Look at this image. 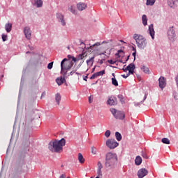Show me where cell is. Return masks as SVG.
<instances>
[{
	"mask_svg": "<svg viewBox=\"0 0 178 178\" xmlns=\"http://www.w3.org/2000/svg\"><path fill=\"white\" fill-rule=\"evenodd\" d=\"M174 98L176 100H177L178 99V95L177 94V92L176 91H174Z\"/></svg>",
	"mask_w": 178,
	"mask_h": 178,
	"instance_id": "obj_35",
	"label": "cell"
},
{
	"mask_svg": "<svg viewBox=\"0 0 178 178\" xmlns=\"http://www.w3.org/2000/svg\"><path fill=\"white\" fill-rule=\"evenodd\" d=\"M148 31H149L150 36L152 38V39L153 40L155 38V31H154V25L153 24H151L148 26Z\"/></svg>",
	"mask_w": 178,
	"mask_h": 178,
	"instance_id": "obj_13",
	"label": "cell"
},
{
	"mask_svg": "<svg viewBox=\"0 0 178 178\" xmlns=\"http://www.w3.org/2000/svg\"><path fill=\"white\" fill-rule=\"evenodd\" d=\"M48 148L54 153H61L63 151V147L60 144L59 141L57 140L51 141L48 145Z\"/></svg>",
	"mask_w": 178,
	"mask_h": 178,
	"instance_id": "obj_1",
	"label": "cell"
},
{
	"mask_svg": "<svg viewBox=\"0 0 178 178\" xmlns=\"http://www.w3.org/2000/svg\"><path fill=\"white\" fill-rule=\"evenodd\" d=\"M115 136H116V138L117 139L118 141H120L122 140V135L119 132H116L115 133Z\"/></svg>",
	"mask_w": 178,
	"mask_h": 178,
	"instance_id": "obj_27",
	"label": "cell"
},
{
	"mask_svg": "<svg viewBox=\"0 0 178 178\" xmlns=\"http://www.w3.org/2000/svg\"><path fill=\"white\" fill-rule=\"evenodd\" d=\"M112 82L113 84L114 85L116 86L118 85V82H117V81L116 80V79H112Z\"/></svg>",
	"mask_w": 178,
	"mask_h": 178,
	"instance_id": "obj_33",
	"label": "cell"
},
{
	"mask_svg": "<svg viewBox=\"0 0 178 178\" xmlns=\"http://www.w3.org/2000/svg\"><path fill=\"white\" fill-rule=\"evenodd\" d=\"M57 83L59 85L62 84L63 83V79L62 77H60L57 78L56 80Z\"/></svg>",
	"mask_w": 178,
	"mask_h": 178,
	"instance_id": "obj_24",
	"label": "cell"
},
{
	"mask_svg": "<svg viewBox=\"0 0 178 178\" xmlns=\"http://www.w3.org/2000/svg\"><path fill=\"white\" fill-rule=\"evenodd\" d=\"M54 62H51V63H49L48 64V68L49 69H51V68H52L53 66V64Z\"/></svg>",
	"mask_w": 178,
	"mask_h": 178,
	"instance_id": "obj_36",
	"label": "cell"
},
{
	"mask_svg": "<svg viewBox=\"0 0 178 178\" xmlns=\"http://www.w3.org/2000/svg\"><path fill=\"white\" fill-rule=\"evenodd\" d=\"M133 37L138 47L140 49H144L147 44L146 38L143 36L139 34H135Z\"/></svg>",
	"mask_w": 178,
	"mask_h": 178,
	"instance_id": "obj_2",
	"label": "cell"
},
{
	"mask_svg": "<svg viewBox=\"0 0 178 178\" xmlns=\"http://www.w3.org/2000/svg\"><path fill=\"white\" fill-rule=\"evenodd\" d=\"M156 0H147L146 5L147 6H153L155 4Z\"/></svg>",
	"mask_w": 178,
	"mask_h": 178,
	"instance_id": "obj_23",
	"label": "cell"
},
{
	"mask_svg": "<svg viewBox=\"0 0 178 178\" xmlns=\"http://www.w3.org/2000/svg\"><path fill=\"white\" fill-rule=\"evenodd\" d=\"M120 100V101L122 102V103H124V101H125V98L123 97V96L122 95H119L118 96Z\"/></svg>",
	"mask_w": 178,
	"mask_h": 178,
	"instance_id": "obj_32",
	"label": "cell"
},
{
	"mask_svg": "<svg viewBox=\"0 0 178 178\" xmlns=\"http://www.w3.org/2000/svg\"><path fill=\"white\" fill-rule=\"evenodd\" d=\"M117 161V157L115 154L108 153L106 156V165L113 168L115 166Z\"/></svg>",
	"mask_w": 178,
	"mask_h": 178,
	"instance_id": "obj_3",
	"label": "cell"
},
{
	"mask_svg": "<svg viewBox=\"0 0 178 178\" xmlns=\"http://www.w3.org/2000/svg\"><path fill=\"white\" fill-rule=\"evenodd\" d=\"M105 73V71H101L99 72H98L97 73H95L94 75H93L92 77H91V79H94L95 78H97L98 76H101L103 75Z\"/></svg>",
	"mask_w": 178,
	"mask_h": 178,
	"instance_id": "obj_19",
	"label": "cell"
},
{
	"mask_svg": "<svg viewBox=\"0 0 178 178\" xmlns=\"http://www.w3.org/2000/svg\"><path fill=\"white\" fill-rule=\"evenodd\" d=\"M158 81H159V85L160 88L162 90H163L166 86V79L165 77L161 76L159 78Z\"/></svg>",
	"mask_w": 178,
	"mask_h": 178,
	"instance_id": "obj_9",
	"label": "cell"
},
{
	"mask_svg": "<svg viewBox=\"0 0 178 178\" xmlns=\"http://www.w3.org/2000/svg\"><path fill=\"white\" fill-rule=\"evenodd\" d=\"M148 174V171L146 169L142 168L138 172L137 176L138 178H143Z\"/></svg>",
	"mask_w": 178,
	"mask_h": 178,
	"instance_id": "obj_12",
	"label": "cell"
},
{
	"mask_svg": "<svg viewBox=\"0 0 178 178\" xmlns=\"http://www.w3.org/2000/svg\"><path fill=\"white\" fill-rule=\"evenodd\" d=\"M167 4L169 7L174 9L178 6V0H167Z\"/></svg>",
	"mask_w": 178,
	"mask_h": 178,
	"instance_id": "obj_11",
	"label": "cell"
},
{
	"mask_svg": "<svg viewBox=\"0 0 178 178\" xmlns=\"http://www.w3.org/2000/svg\"><path fill=\"white\" fill-rule=\"evenodd\" d=\"M161 141L163 142V143L164 144H169L170 141L169 140L168 138H163V139L161 140Z\"/></svg>",
	"mask_w": 178,
	"mask_h": 178,
	"instance_id": "obj_29",
	"label": "cell"
},
{
	"mask_svg": "<svg viewBox=\"0 0 178 178\" xmlns=\"http://www.w3.org/2000/svg\"><path fill=\"white\" fill-rule=\"evenodd\" d=\"M142 162V159L141 157L139 156H138L136 157L135 160V163L137 165H140L141 164Z\"/></svg>",
	"mask_w": 178,
	"mask_h": 178,
	"instance_id": "obj_20",
	"label": "cell"
},
{
	"mask_svg": "<svg viewBox=\"0 0 178 178\" xmlns=\"http://www.w3.org/2000/svg\"><path fill=\"white\" fill-rule=\"evenodd\" d=\"M93 96H90V97H89V103H92V101H93Z\"/></svg>",
	"mask_w": 178,
	"mask_h": 178,
	"instance_id": "obj_37",
	"label": "cell"
},
{
	"mask_svg": "<svg viewBox=\"0 0 178 178\" xmlns=\"http://www.w3.org/2000/svg\"><path fill=\"white\" fill-rule=\"evenodd\" d=\"M110 134L111 132L110 131H109V130H107V131H106V133H105V135L106 137H109V136H110Z\"/></svg>",
	"mask_w": 178,
	"mask_h": 178,
	"instance_id": "obj_34",
	"label": "cell"
},
{
	"mask_svg": "<svg viewBox=\"0 0 178 178\" xmlns=\"http://www.w3.org/2000/svg\"><path fill=\"white\" fill-rule=\"evenodd\" d=\"M55 100L58 104H59L61 100V96L59 93H57L55 96Z\"/></svg>",
	"mask_w": 178,
	"mask_h": 178,
	"instance_id": "obj_26",
	"label": "cell"
},
{
	"mask_svg": "<svg viewBox=\"0 0 178 178\" xmlns=\"http://www.w3.org/2000/svg\"><path fill=\"white\" fill-rule=\"evenodd\" d=\"M5 30H6L7 32L9 33L12 30V24L11 23H10V22H8L5 24Z\"/></svg>",
	"mask_w": 178,
	"mask_h": 178,
	"instance_id": "obj_16",
	"label": "cell"
},
{
	"mask_svg": "<svg viewBox=\"0 0 178 178\" xmlns=\"http://www.w3.org/2000/svg\"><path fill=\"white\" fill-rule=\"evenodd\" d=\"M135 66L134 64H131L129 65L128 67H127V69L131 73L133 72L134 70Z\"/></svg>",
	"mask_w": 178,
	"mask_h": 178,
	"instance_id": "obj_22",
	"label": "cell"
},
{
	"mask_svg": "<svg viewBox=\"0 0 178 178\" xmlns=\"http://www.w3.org/2000/svg\"><path fill=\"white\" fill-rule=\"evenodd\" d=\"M142 23L144 26H146L147 25V21H148V19H147V16L145 14H144L142 16Z\"/></svg>",
	"mask_w": 178,
	"mask_h": 178,
	"instance_id": "obj_18",
	"label": "cell"
},
{
	"mask_svg": "<svg viewBox=\"0 0 178 178\" xmlns=\"http://www.w3.org/2000/svg\"><path fill=\"white\" fill-rule=\"evenodd\" d=\"M56 17L58 21L60 23L61 25L63 26L66 25V22L64 20V16L63 14L61 13L57 12L56 14Z\"/></svg>",
	"mask_w": 178,
	"mask_h": 178,
	"instance_id": "obj_8",
	"label": "cell"
},
{
	"mask_svg": "<svg viewBox=\"0 0 178 178\" xmlns=\"http://www.w3.org/2000/svg\"><path fill=\"white\" fill-rule=\"evenodd\" d=\"M98 174L99 175L98 176H100V175H101V169L102 168V165H101V163L100 162H98Z\"/></svg>",
	"mask_w": 178,
	"mask_h": 178,
	"instance_id": "obj_28",
	"label": "cell"
},
{
	"mask_svg": "<svg viewBox=\"0 0 178 178\" xmlns=\"http://www.w3.org/2000/svg\"><path fill=\"white\" fill-rule=\"evenodd\" d=\"M1 37L4 41H6L8 39V36L6 34H2Z\"/></svg>",
	"mask_w": 178,
	"mask_h": 178,
	"instance_id": "obj_30",
	"label": "cell"
},
{
	"mask_svg": "<svg viewBox=\"0 0 178 178\" xmlns=\"http://www.w3.org/2000/svg\"><path fill=\"white\" fill-rule=\"evenodd\" d=\"M106 145L110 149H113L118 147L119 144L114 139H111L107 141Z\"/></svg>",
	"mask_w": 178,
	"mask_h": 178,
	"instance_id": "obj_6",
	"label": "cell"
},
{
	"mask_svg": "<svg viewBox=\"0 0 178 178\" xmlns=\"http://www.w3.org/2000/svg\"><path fill=\"white\" fill-rule=\"evenodd\" d=\"M168 38L172 42H174L177 38L175 28L173 26H170L167 32Z\"/></svg>",
	"mask_w": 178,
	"mask_h": 178,
	"instance_id": "obj_4",
	"label": "cell"
},
{
	"mask_svg": "<svg viewBox=\"0 0 178 178\" xmlns=\"http://www.w3.org/2000/svg\"><path fill=\"white\" fill-rule=\"evenodd\" d=\"M23 32L26 39L28 40H30L31 38L32 31L30 27L29 26H25L23 30Z\"/></svg>",
	"mask_w": 178,
	"mask_h": 178,
	"instance_id": "obj_7",
	"label": "cell"
},
{
	"mask_svg": "<svg viewBox=\"0 0 178 178\" xmlns=\"http://www.w3.org/2000/svg\"><path fill=\"white\" fill-rule=\"evenodd\" d=\"M59 141L60 144L63 147H64L66 144V141L64 138H62L61 140H60Z\"/></svg>",
	"mask_w": 178,
	"mask_h": 178,
	"instance_id": "obj_31",
	"label": "cell"
},
{
	"mask_svg": "<svg viewBox=\"0 0 178 178\" xmlns=\"http://www.w3.org/2000/svg\"><path fill=\"white\" fill-rule=\"evenodd\" d=\"M175 81H176V85H177V87H178V75L176 77Z\"/></svg>",
	"mask_w": 178,
	"mask_h": 178,
	"instance_id": "obj_38",
	"label": "cell"
},
{
	"mask_svg": "<svg viewBox=\"0 0 178 178\" xmlns=\"http://www.w3.org/2000/svg\"><path fill=\"white\" fill-rule=\"evenodd\" d=\"M107 103L110 106H115L117 104V100L115 96H111L109 97L107 100Z\"/></svg>",
	"mask_w": 178,
	"mask_h": 178,
	"instance_id": "obj_10",
	"label": "cell"
},
{
	"mask_svg": "<svg viewBox=\"0 0 178 178\" xmlns=\"http://www.w3.org/2000/svg\"><path fill=\"white\" fill-rule=\"evenodd\" d=\"M110 111L115 118L117 119L123 120L125 118V113L123 111L117 110L114 108H111Z\"/></svg>",
	"mask_w": 178,
	"mask_h": 178,
	"instance_id": "obj_5",
	"label": "cell"
},
{
	"mask_svg": "<svg viewBox=\"0 0 178 178\" xmlns=\"http://www.w3.org/2000/svg\"><path fill=\"white\" fill-rule=\"evenodd\" d=\"M77 9L79 11H82L86 9L87 7V4L85 3L80 2L76 5Z\"/></svg>",
	"mask_w": 178,
	"mask_h": 178,
	"instance_id": "obj_14",
	"label": "cell"
},
{
	"mask_svg": "<svg viewBox=\"0 0 178 178\" xmlns=\"http://www.w3.org/2000/svg\"><path fill=\"white\" fill-rule=\"evenodd\" d=\"M42 0H34V5L37 8H41L43 5Z\"/></svg>",
	"mask_w": 178,
	"mask_h": 178,
	"instance_id": "obj_15",
	"label": "cell"
},
{
	"mask_svg": "<svg viewBox=\"0 0 178 178\" xmlns=\"http://www.w3.org/2000/svg\"><path fill=\"white\" fill-rule=\"evenodd\" d=\"M78 158L79 160L81 163H84L85 159L84 157H83V156H82V155L81 154V153H79Z\"/></svg>",
	"mask_w": 178,
	"mask_h": 178,
	"instance_id": "obj_25",
	"label": "cell"
},
{
	"mask_svg": "<svg viewBox=\"0 0 178 178\" xmlns=\"http://www.w3.org/2000/svg\"><path fill=\"white\" fill-rule=\"evenodd\" d=\"M68 10L71 12L73 14H75V15H76L78 14V13L77 12V10H76V8L74 6H69L68 7Z\"/></svg>",
	"mask_w": 178,
	"mask_h": 178,
	"instance_id": "obj_17",
	"label": "cell"
},
{
	"mask_svg": "<svg viewBox=\"0 0 178 178\" xmlns=\"http://www.w3.org/2000/svg\"><path fill=\"white\" fill-rule=\"evenodd\" d=\"M65 176L64 175H62L60 176V178H65Z\"/></svg>",
	"mask_w": 178,
	"mask_h": 178,
	"instance_id": "obj_39",
	"label": "cell"
},
{
	"mask_svg": "<svg viewBox=\"0 0 178 178\" xmlns=\"http://www.w3.org/2000/svg\"><path fill=\"white\" fill-rule=\"evenodd\" d=\"M141 69L146 74H150L151 73L150 70L145 66H141Z\"/></svg>",
	"mask_w": 178,
	"mask_h": 178,
	"instance_id": "obj_21",
	"label": "cell"
}]
</instances>
